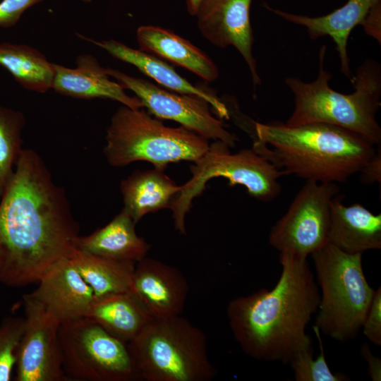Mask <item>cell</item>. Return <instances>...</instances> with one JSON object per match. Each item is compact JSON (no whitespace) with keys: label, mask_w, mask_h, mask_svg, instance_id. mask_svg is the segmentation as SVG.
Instances as JSON below:
<instances>
[{"label":"cell","mask_w":381,"mask_h":381,"mask_svg":"<svg viewBox=\"0 0 381 381\" xmlns=\"http://www.w3.org/2000/svg\"><path fill=\"white\" fill-rule=\"evenodd\" d=\"M80 227L40 155L23 149L0 198V283H37L75 248Z\"/></svg>","instance_id":"6da1fadb"},{"label":"cell","mask_w":381,"mask_h":381,"mask_svg":"<svg viewBox=\"0 0 381 381\" xmlns=\"http://www.w3.org/2000/svg\"><path fill=\"white\" fill-rule=\"evenodd\" d=\"M282 271L270 290L232 299L226 308L235 340L248 356L289 363L312 346L306 329L318 309L320 289L307 258L280 253Z\"/></svg>","instance_id":"7a4b0ae2"},{"label":"cell","mask_w":381,"mask_h":381,"mask_svg":"<svg viewBox=\"0 0 381 381\" xmlns=\"http://www.w3.org/2000/svg\"><path fill=\"white\" fill-rule=\"evenodd\" d=\"M253 150L286 175L306 181L344 182L375 153V143L346 128L325 123L289 126L255 122Z\"/></svg>","instance_id":"3957f363"},{"label":"cell","mask_w":381,"mask_h":381,"mask_svg":"<svg viewBox=\"0 0 381 381\" xmlns=\"http://www.w3.org/2000/svg\"><path fill=\"white\" fill-rule=\"evenodd\" d=\"M326 50L325 45L320 49L319 71L315 80L306 83L296 77L286 78L285 83L294 95V109L284 123L289 126L329 123L380 145L381 127L376 120L381 97L380 65L372 59L366 60L354 76V92L344 94L329 85L332 75L324 67Z\"/></svg>","instance_id":"277c9868"},{"label":"cell","mask_w":381,"mask_h":381,"mask_svg":"<svg viewBox=\"0 0 381 381\" xmlns=\"http://www.w3.org/2000/svg\"><path fill=\"white\" fill-rule=\"evenodd\" d=\"M127 346L139 379L209 381L217 374L205 334L181 315L154 319Z\"/></svg>","instance_id":"5b68a950"},{"label":"cell","mask_w":381,"mask_h":381,"mask_svg":"<svg viewBox=\"0 0 381 381\" xmlns=\"http://www.w3.org/2000/svg\"><path fill=\"white\" fill-rule=\"evenodd\" d=\"M310 255L320 289L314 326L337 341L354 339L375 294L363 272L362 254L327 243Z\"/></svg>","instance_id":"8992f818"},{"label":"cell","mask_w":381,"mask_h":381,"mask_svg":"<svg viewBox=\"0 0 381 381\" xmlns=\"http://www.w3.org/2000/svg\"><path fill=\"white\" fill-rule=\"evenodd\" d=\"M209 146L208 140L192 131L167 126L142 109L123 105L111 119L103 151L113 167L145 161L164 170L170 163L198 160Z\"/></svg>","instance_id":"52a82bcc"},{"label":"cell","mask_w":381,"mask_h":381,"mask_svg":"<svg viewBox=\"0 0 381 381\" xmlns=\"http://www.w3.org/2000/svg\"><path fill=\"white\" fill-rule=\"evenodd\" d=\"M229 147L215 140L207 151L190 165L192 177L183 185L173 200L170 209L175 229L186 234L185 218L192 207L193 200L202 194L212 179L223 177L229 186H244L249 195L263 202L277 198L282 191L278 179L286 175L253 149L231 153Z\"/></svg>","instance_id":"ba28073f"},{"label":"cell","mask_w":381,"mask_h":381,"mask_svg":"<svg viewBox=\"0 0 381 381\" xmlns=\"http://www.w3.org/2000/svg\"><path fill=\"white\" fill-rule=\"evenodd\" d=\"M67 380L132 381L139 379L127 344L93 321L64 322L59 332Z\"/></svg>","instance_id":"9c48e42d"},{"label":"cell","mask_w":381,"mask_h":381,"mask_svg":"<svg viewBox=\"0 0 381 381\" xmlns=\"http://www.w3.org/2000/svg\"><path fill=\"white\" fill-rule=\"evenodd\" d=\"M339 190L337 183L306 181L272 227L270 245L279 253L307 258L327 243L330 203Z\"/></svg>","instance_id":"30bf717a"},{"label":"cell","mask_w":381,"mask_h":381,"mask_svg":"<svg viewBox=\"0 0 381 381\" xmlns=\"http://www.w3.org/2000/svg\"><path fill=\"white\" fill-rule=\"evenodd\" d=\"M108 75L124 89L133 92L148 112L157 118L173 120L207 140H220L234 147L238 137L228 131L223 122L213 116L209 103L198 96L167 91L143 78L119 70L107 68Z\"/></svg>","instance_id":"8fae6325"},{"label":"cell","mask_w":381,"mask_h":381,"mask_svg":"<svg viewBox=\"0 0 381 381\" xmlns=\"http://www.w3.org/2000/svg\"><path fill=\"white\" fill-rule=\"evenodd\" d=\"M25 325L16 363V381H67L59 332L61 322L31 294L23 296Z\"/></svg>","instance_id":"7c38bea8"},{"label":"cell","mask_w":381,"mask_h":381,"mask_svg":"<svg viewBox=\"0 0 381 381\" xmlns=\"http://www.w3.org/2000/svg\"><path fill=\"white\" fill-rule=\"evenodd\" d=\"M252 0H202L195 13L202 36L219 48L234 47L246 61L253 86L261 84L253 55L254 42L250 21Z\"/></svg>","instance_id":"4fadbf2b"},{"label":"cell","mask_w":381,"mask_h":381,"mask_svg":"<svg viewBox=\"0 0 381 381\" xmlns=\"http://www.w3.org/2000/svg\"><path fill=\"white\" fill-rule=\"evenodd\" d=\"M129 290L152 318L163 319L182 313L189 287L178 268L145 257L135 263Z\"/></svg>","instance_id":"5bb4252c"},{"label":"cell","mask_w":381,"mask_h":381,"mask_svg":"<svg viewBox=\"0 0 381 381\" xmlns=\"http://www.w3.org/2000/svg\"><path fill=\"white\" fill-rule=\"evenodd\" d=\"M37 283L31 295L61 323L84 318L95 297L69 255L56 262Z\"/></svg>","instance_id":"9a60e30c"},{"label":"cell","mask_w":381,"mask_h":381,"mask_svg":"<svg viewBox=\"0 0 381 381\" xmlns=\"http://www.w3.org/2000/svg\"><path fill=\"white\" fill-rule=\"evenodd\" d=\"M76 68L53 64L52 88L59 94L78 99H109L133 109H143L136 96L126 93L118 82L109 79L107 68L91 54H83L76 59Z\"/></svg>","instance_id":"2e32d148"},{"label":"cell","mask_w":381,"mask_h":381,"mask_svg":"<svg viewBox=\"0 0 381 381\" xmlns=\"http://www.w3.org/2000/svg\"><path fill=\"white\" fill-rule=\"evenodd\" d=\"M381 0H348L341 7L320 17H309L273 8L265 4L264 6L286 20L302 25L307 30L310 39L329 36L335 42L341 62V71L353 83L354 76L350 68L347 54V42L352 30L361 25L370 9Z\"/></svg>","instance_id":"e0dca14e"},{"label":"cell","mask_w":381,"mask_h":381,"mask_svg":"<svg viewBox=\"0 0 381 381\" xmlns=\"http://www.w3.org/2000/svg\"><path fill=\"white\" fill-rule=\"evenodd\" d=\"M338 194L330 203L328 243L351 254L381 248V214L359 203L346 205Z\"/></svg>","instance_id":"ac0fdd59"},{"label":"cell","mask_w":381,"mask_h":381,"mask_svg":"<svg viewBox=\"0 0 381 381\" xmlns=\"http://www.w3.org/2000/svg\"><path fill=\"white\" fill-rule=\"evenodd\" d=\"M87 41L105 50L114 58L135 66L140 72L152 78L161 85L178 93L192 95L202 98L210 104L220 119H228L230 113L226 104L214 93L192 85L163 60L140 49H135L114 40Z\"/></svg>","instance_id":"d6986e66"},{"label":"cell","mask_w":381,"mask_h":381,"mask_svg":"<svg viewBox=\"0 0 381 381\" xmlns=\"http://www.w3.org/2000/svg\"><path fill=\"white\" fill-rule=\"evenodd\" d=\"M84 318L126 344L154 320L130 290L95 296Z\"/></svg>","instance_id":"ffe728a7"},{"label":"cell","mask_w":381,"mask_h":381,"mask_svg":"<svg viewBox=\"0 0 381 381\" xmlns=\"http://www.w3.org/2000/svg\"><path fill=\"white\" fill-rule=\"evenodd\" d=\"M135 224L122 209L103 227L80 236L77 248L100 257L136 263L146 257L150 245L136 234Z\"/></svg>","instance_id":"44dd1931"},{"label":"cell","mask_w":381,"mask_h":381,"mask_svg":"<svg viewBox=\"0 0 381 381\" xmlns=\"http://www.w3.org/2000/svg\"><path fill=\"white\" fill-rule=\"evenodd\" d=\"M137 40L140 50L182 66L207 82L219 77L217 66L205 53L168 30L140 26L137 30Z\"/></svg>","instance_id":"7402d4cb"},{"label":"cell","mask_w":381,"mask_h":381,"mask_svg":"<svg viewBox=\"0 0 381 381\" xmlns=\"http://www.w3.org/2000/svg\"><path fill=\"white\" fill-rule=\"evenodd\" d=\"M123 209L137 224L145 215L169 208L181 188L164 170L133 172L121 183Z\"/></svg>","instance_id":"603a6c76"},{"label":"cell","mask_w":381,"mask_h":381,"mask_svg":"<svg viewBox=\"0 0 381 381\" xmlns=\"http://www.w3.org/2000/svg\"><path fill=\"white\" fill-rule=\"evenodd\" d=\"M69 257L95 296L129 290L135 262L100 257L78 248Z\"/></svg>","instance_id":"cb8c5ba5"},{"label":"cell","mask_w":381,"mask_h":381,"mask_svg":"<svg viewBox=\"0 0 381 381\" xmlns=\"http://www.w3.org/2000/svg\"><path fill=\"white\" fill-rule=\"evenodd\" d=\"M0 66L28 90L44 93L52 88L53 64L32 47L10 42L0 43Z\"/></svg>","instance_id":"d4e9b609"},{"label":"cell","mask_w":381,"mask_h":381,"mask_svg":"<svg viewBox=\"0 0 381 381\" xmlns=\"http://www.w3.org/2000/svg\"><path fill=\"white\" fill-rule=\"evenodd\" d=\"M23 114L0 105V198L10 182L23 150Z\"/></svg>","instance_id":"484cf974"},{"label":"cell","mask_w":381,"mask_h":381,"mask_svg":"<svg viewBox=\"0 0 381 381\" xmlns=\"http://www.w3.org/2000/svg\"><path fill=\"white\" fill-rule=\"evenodd\" d=\"M317 336L320 354L316 359L313 358V349L301 351L296 353L289 361V364L293 370L296 381H344L348 377L340 373H333L327 363L321 334L319 329L313 326Z\"/></svg>","instance_id":"4316f807"},{"label":"cell","mask_w":381,"mask_h":381,"mask_svg":"<svg viewBox=\"0 0 381 381\" xmlns=\"http://www.w3.org/2000/svg\"><path fill=\"white\" fill-rule=\"evenodd\" d=\"M24 325V317L13 315L6 317L0 323V381L11 380Z\"/></svg>","instance_id":"83f0119b"},{"label":"cell","mask_w":381,"mask_h":381,"mask_svg":"<svg viewBox=\"0 0 381 381\" xmlns=\"http://www.w3.org/2000/svg\"><path fill=\"white\" fill-rule=\"evenodd\" d=\"M361 329L367 339L376 346H381V288L375 294L368 310Z\"/></svg>","instance_id":"f1b7e54d"},{"label":"cell","mask_w":381,"mask_h":381,"mask_svg":"<svg viewBox=\"0 0 381 381\" xmlns=\"http://www.w3.org/2000/svg\"><path fill=\"white\" fill-rule=\"evenodd\" d=\"M43 0H2L0 2V28L15 25L23 13Z\"/></svg>","instance_id":"f546056e"},{"label":"cell","mask_w":381,"mask_h":381,"mask_svg":"<svg viewBox=\"0 0 381 381\" xmlns=\"http://www.w3.org/2000/svg\"><path fill=\"white\" fill-rule=\"evenodd\" d=\"M381 146L377 145L375 153L360 171L361 181L367 185L381 181Z\"/></svg>","instance_id":"4dcf8cb0"},{"label":"cell","mask_w":381,"mask_h":381,"mask_svg":"<svg viewBox=\"0 0 381 381\" xmlns=\"http://www.w3.org/2000/svg\"><path fill=\"white\" fill-rule=\"evenodd\" d=\"M361 25L366 34L381 43V2L370 9Z\"/></svg>","instance_id":"1f68e13d"},{"label":"cell","mask_w":381,"mask_h":381,"mask_svg":"<svg viewBox=\"0 0 381 381\" xmlns=\"http://www.w3.org/2000/svg\"><path fill=\"white\" fill-rule=\"evenodd\" d=\"M361 354L368 364V373L373 381L381 380V360L375 356L370 346L363 344L360 349Z\"/></svg>","instance_id":"d6a6232c"},{"label":"cell","mask_w":381,"mask_h":381,"mask_svg":"<svg viewBox=\"0 0 381 381\" xmlns=\"http://www.w3.org/2000/svg\"><path fill=\"white\" fill-rule=\"evenodd\" d=\"M202 0H186L187 9L192 16H195L198 7Z\"/></svg>","instance_id":"836d02e7"},{"label":"cell","mask_w":381,"mask_h":381,"mask_svg":"<svg viewBox=\"0 0 381 381\" xmlns=\"http://www.w3.org/2000/svg\"><path fill=\"white\" fill-rule=\"evenodd\" d=\"M82 1L83 2H85V3H89L92 0H80Z\"/></svg>","instance_id":"e575fe53"}]
</instances>
